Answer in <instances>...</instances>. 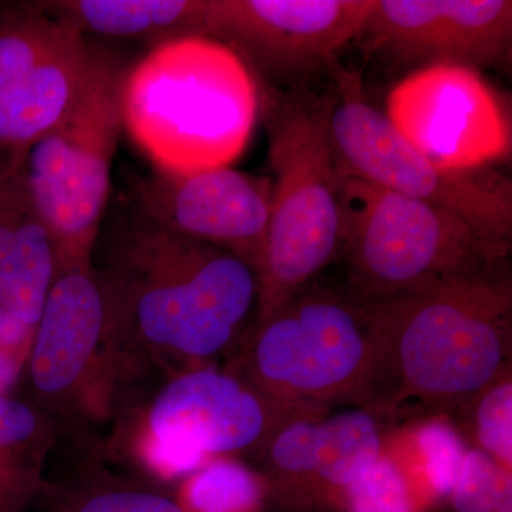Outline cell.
Masks as SVG:
<instances>
[{
    "mask_svg": "<svg viewBox=\"0 0 512 512\" xmlns=\"http://www.w3.org/2000/svg\"><path fill=\"white\" fill-rule=\"evenodd\" d=\"M359 40L400 69L461 64L481 72L510 52V0H375Z\"/></svg>",
    "mask_w": 512,
    "mask_h": 512,
    "instance_id": "obj_13",
    "label": "cell"
},
{
    "mask_svg": "<svg viewBox=\"0 0 512 512\" xmlns=\"http://www.w3.org/2000/svg\"><path fill=\"white\" fill-rule=\"evenodd\" d=\"M259 117L254 73L234 49L204 36L150 49L127 69L121 123L156 171L231 167Z\"/></svg>",
    "mask_w": 512,
    "mask_h": 512,
    "instance_id": "obj_3",
    "label": "cell"
},
{
    "mask_svg": "<svg viewBox=\"0 0 512 512\" xmlns=\"http://www.w3.org/2000/svg\"><path fill=\"white\" fill-rule=\"evenodd\" d=\"M83 39L22 82L0 89V158L20 165L72 106L96 62Z\"/></svg>",
    "mask_w": 512,
    "mask_h": 512,
    "instance_id": "obj_16",
    "label": "cell"
},
{
    "mask_svg": "<svg viewBox=\"0 0 512 512\" xmlns=\"http://www.w3.org/2000/svg\"><path fill=\"white\" fill-rule=\"evenodd\" d=\"M26 512H187L177 495L151 481L89 466L60 481H43Z\"/></svg>",
    "mask_w": 512,
    "mask_h": 512,
    "instance_id": "obj_20",
    "label": "cell"
},
{
    "mask_svg": "<svg viewBox=\"0 0 512 512\" xmlns=\"http://www.w3.org/2000/svg\"><path fill=\"white\" fill-rule=\"evenodd\" d=\"M83 39L39 2L6 6L0 10V89L32 76Z\"/></svg>",
    "mask_w": 512,
    "mask_h": 512,
    "instance_id": "obj_22",
    "label": "cell"
},
{
    "mask_svg": "<svg viewBox=\"0 0 512 512\" xmlns=\"http://www.w3.org/2000/svg\"><path fill=\"white\" fill-rule=\"evenodd\" d=\"M136 194L141 217L224 249L258 275L271 217V177L231 167L187 175L154 171L138 180Z\"/></svg>",
    "mask_w": 512,
    "mask_h": 512,
    "instance_id": "obj_14",
    "label": "cell"
},
{
    "mask_svg": "<svg viewBox=\"0 0 512 512\" xmlns=\"http://www.w3.org/2000/svg\"><path fill=\"white\" fill-rule=\"evenodd\" d=\"M451 512H512V473L477 448H468L447 500Z\"/></svg>",
    "mask_w": 512,
    "mask_h": 512,
    "instance_id": "obj_26",
    "label": "cell"
},
{
    "mask_svg": "<svg viewBox=\"0 0 512 512\" xmlns=\"http://www.w3.org/2000/svg\"><path fill=\"white\" fill-rule=\"evenodd\" d=\"M175 495L187 512H262L269 487L264 474L235 458H217L185 477Z\"/></svg>",
    "mask_w": 512,
    "mask_h": 512,
    "instance_id": "obj_24",
    "label": "cell"
},
{
    "mask_svg": "<svg viewBox=\"0 0 512 512\" xmlns=\"http://www.w3.org/2000/svg\"><path fill=\"white\" fill-rule=\"evenodd\" d=\"M329 74V136L342 173L453 212L485 241L510 252L512 185L507 177L493 168L444 170L369 103L359 74L338 63Z\"/></svg>",
    "mask_w": 512,
    "mask_h": 512,
    "instance_id": "obj_8",
    "label": "cell"
},
{
    "mask_svg": "<svg viewBox=\"0 0 512 512\" xmlns=\"http://www.w3.org/2000/svg\"><path fill=\"white\" fill-rule=\"evenodd\" d=\"M295 419L228 369L195 367L171 375L144 409L138 454L154 474L185 478L217 458L261 454Z\"/></svg>",
    "mask_w": 512,
    "mask_h": 512,
    "instance_id": "obj_9",
    "label": "cell"
},
{
    "mask_svg": "<svg viewBox=\"0 0 512 512\" xmlns=\"http://www.w3.org/2000/svg\"><path fill=\"white\" fill-rule=\"evenodd\" d=\"M467 451L461 430L447 414L416 417L384 433L383 453L402 474L417 512L447 500Z\"/></svg>",
    "mask_w": 512,
    "mask_h": 512,
    "instance_id": "obj_18",
    "label": "cell"
},
{
    "mask_svg": "<svg viewBox=\"0 0 512 512\" xmlns=\"http://www.w3.org/2000/svg\"><path fill=\"white\" fill-rule=\"evenodd\" d=\"M373 6L375 0H208L205 37L234 49L259 83L291 87L329 72Z\"/></svg>",
    "mask_w": 512,
    "mask_h": 512,
    "instance_id": "obj_11",
    "label": "cell"
},
{
    "mask_svg": "<svg viewBox=\"0 0 512 512\" xmlns=\"http://www.w3.org/2000/svg\"><path fill=\"white\" fill-rule=\"evenodd\" d=\"M59 275L55 238L15 168L0 180V308L35 329Z\"/></svg>",
    "mask_w": 512,
    "mask_h": 512,
    "instance_id": "obj_15",
    "label": "cell"
},
{
    "mask_svg": "<svg viewBox=\"0 0 512 512\" xmlns=\"http://www.w3.org/2000/svg\"><path fill=\"white\" fill-rule=\"evenodd\" d=\"M92 269L111 342L130 365L148 360L170 376L214 366L258 318L259 279L247 262L140 214L96 242Z\"/></svg>",
    "mask_w": 512,
    "mask_h": 512,
    "instance_id": "obj_1",
    "label": "cell"
},
{
    "mask_svg": "<svg viewBox=\"0 0 512 512\" xmlns=\"http://www.w3.org/2000/svg\"><path fill=\"white\" fill-rule=\"evenodd\" d=\"M339 173V259L345 293L359 305L471 274L510 255L453 212Z\"/></svg>",
    "mask_w": 512,
    "mask_h": 512,
    "instance_id": "obj_6",
    "label": "cell"
},
{
    "mask_svg": "<svg viewBox=\"0 0 512 512\" xmlns=\"http://www.w3.org/2000/svg\"><path fill=\"white\" fill-rule=\"evenodd\" d=\"M256 84L272 170L258 322L339 259L342 237L340 173L329 136L332 93H316L309 82L286 89Z\"/></svg>",
    "mask_w": 512,
    "mask_h": 512,
    "instance_id": "obj_4",
    "label": "cell"
},
{
    "mask_svg": "<svg viewBox=\"0 0 512 512\" xmlns=\"http://www.w3.org/2000/svg\"><path fill=\"white\" fill-rule=\"evenodd\" d=\"M384 113L444 170H483L511 156L510 111L471 67L433 64L410 72L390 92Z\"/></svg>",
    "mask_w": 512,
    "mask_h": 512,
    "instance_id": "obj_12",
    "label": "cell"
},
{
    "mask_svg": "<svg viewBox=\"0 0 512 512\" xmlns=\"http://www.w3.org/2000/svg\"><path fill=\"white\" fill-rule=\"evenodd\" d=\"M126 359L111 342L106 301L92 266L63 272L50 289L26 357L29 400L55 424L72 430L90 392L113 396Z\"/></svg>",
    "mask_w": 512,
    "mask_h": 512,
    "instance_id": "obj_10",
    "label": "cell"
},
{
    "mask_svg": "<svg viewBox=\"0 0 512 512\" xmlns=\"http://www.w3.org/2000/svg\"><path fill=\"white\" fill-rule=\"evenodd\" d=\"M382 419L359 407L323 417L320 427L315 507H340L343 493L383 456Z\"/></svg>",
    "mask_w": 512,
    "mask_h": 512,
    "instance_id": "obj_21",
    "label": "cell"
},
{
    "mask_svg": "<svg viewBox=\"0 0 512 512\" xmlns=\"http://www.w3.org/2000/svg\"><path fill=\"white\" fill-rule=\"evenodd\" d=\"M360 306L377 349L367 409L380 419L467 409L511 366L505 261Z\"/></svg>",
    "mask_w": 512,
    "mask_h": 512,
    "instance_id": "obj_2",
    "label": "cell"
},
{
    "mask_svg": "<svg viewBox=\"0 0 512 512\" xmlns=\"http://www.w3.org/2000/svg\"><path fill=\"white\" fill-rule=\"evenodd\" d=\"M127 67L97 49L92 72L72 106L20 165L33 202L52 231L60 274L90 268L109 201Z\"/></svg>",
    "mask_w": 512,
    "mask_h": 512,
    "instance_id": "obj_7",
    "label": "cell"
},
{
    "mask_svg": "<svg viewBox=\"0 0 512 512\" xmlns=\"http://www.w3.org/2000/svg\"><path fill=\"white\" fill-rule=\"evenodd\" d=\"M39 5L80 35L120 37L156 47L205 37L208 0H50Z\"/></svg>",
    "mask_w": 512,
    "mask_h": 512,
    "instance_id": "obj_17",
    "label": "cell"
},
{
    "mask_svg": "<svg viewBox=\"0 0 512 512\" xmlns=\"http://www.w3.org/2000/svg\"><path fill=\"white\" fill-rule=\"evenodd\" d=\"M477 450L512 473V379L507 367L467 407Z\"/></svg>",
    "mask_w": 512,
    "mask_h": 512,
    "instance_id": "obj_25",
    "label": "cell"
},
{
    "mask_svg": "<svg viewBox=\"0 0 512 512\" xmlns=\"http://www.w3.org/2000/svg\"><path fill=\"white\" fill-rule=\"evenodd\" d=\"M339 508L346 512H417L406 481L384 453L346 488Z\"/></svg>",
    "mask_w": 512,
    "mask_h": 512,
    "instance_id": "obj_27",
    "label": "cell"
},
{
    "mask_svg": "<svg viewBox=\"0 0 512 512\" xmlns=\"http://www.w3.org/2000/svg\"><path fill=\"white\" fill-rule=\"evenodd\" d=\"M323 417L288 421L266 443L261 456L268 468L264 477L268 481L269 500L296 510L315 507Z\"/></svg>",
    "mask_w": 512,
    "mask_h": 512,
    "instance_id": "obj_23",
    "label": "cell"
},
{
    "mask_svg": "<svg viewBox=\"0 0 512 512\" xmlns=\"http://www.w3.org/2000/svg\"><path fill=\"white\" fill-rule=\"evenodd\" d=\"M225 369L296 417L325 416L332 404L369 407L377 349L362 306L312 284L258 320Z\"/></svg>",
    "mask_w": 512,
    "mask_h": 512,
    "instance_id": "obj_5",
    "label": "cell"
},
{
    "mask_svg": "<svg viewBox=\"0 0 512 512\" xmlns=\"http://www.w3.org/2000/svg\"><path fill=\"white\" fill-rule=\"evenodd\" d=\"M16 167H18V165L9 163V161L0 158V180H2L6 174H9L10 171L15 170Z\"/></svg>",
    "mask_w": 512,
    "mask_h": 512,
    "instance_id": "obj_28",
    "label": "cell"
},
{
    "mask_svg": "<svg viewBox=\"0 0 512 512\" xmlns=\"http://www.w3.org/2000/svg\"><path fill=\"white\" fill-rule=\"evenodd\" d=\"M59 434L29 400L0 393V512H26Z\"/></svg>",
    "mask_w": 512,
    "mask_h": 512,
    "instance_id": "obj_19",
    "label": "cell"
}]
</instances>
